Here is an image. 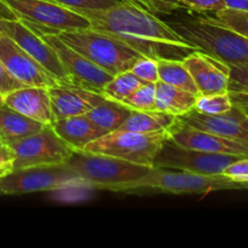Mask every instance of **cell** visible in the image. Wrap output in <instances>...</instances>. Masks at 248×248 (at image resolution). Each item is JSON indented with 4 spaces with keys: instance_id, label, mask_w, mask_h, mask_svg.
Instances as JSON below:
<instances>
[{
    "instance_id": "1",
    "label": "cell",
    "mask_w": 248,
    "mask_h": 248,
    "mask_svg": "<svg viewBox=\"0 0 248 248\" xmlns=\"http://www.w3.org/2000/svg\"><path fill=\"white\" fill-rule=\"evenodd\" d=\"M94 31L110 34L145 57L182 61L198 50L155 14L127 2L103 10H80Z\"/></svg>"
},
{
    "instance_id": "2",
    "label": "cell",
    "mask_w": 248,
    "mask_h": 248,
    "mask_svg": "<svg viewBox=\"0 0 248 248\" xmlns=\"http://www.w3.org/2000/svg\"><path fill=\"white\" fill-rule=\"evenodd\" d=\"M125 194H174V195H203L220 190H248L247 186L223 174L205 176L177 170L152 167L135 181L115 184L106 189Z\"/></svg>"
},
{
    "instance_id": "3",
    "label": "cell",
    "mask_w": 248,
    "mask_h": 248,
    "mask_svg": "<svg viewBox=\"0 0 248 248\" xmlns=\"http://www.w3.org/2000/svg\"><path fill=\"white\" fill-rule=\"evenodd\" d=\"M167 23L184 40L224 64H248V39L207 16Z\"/></svg>"
},
{
    "instance_id": "4",
    "label": "cell",
    "mask_w": 248,
    "mask_h": 248,
    "mask_svg": "<svg viewBox=\"0 0 248 248\" xmlns=\"http://www.w3.org/2000/svg\"><path fill=\"white\" fill-rule=\"evenodd\" d=\"M51 31L55 33L63 43L77 50L93 64L113 77L119 73L131 70L140 58L144 57L142 53L116 39L115 36L92 28Z\"/></svg>"
},
{
    "instance_id": "5",
    "label": "cell",
    "mask_w": 248,
    "mask_h": 248,
    "mask_svg": "<svg viewBox=\"0 0 248 248\" xmlns=\"http://www.w3.org/2000/svg\"><path fill=\"white\" fill-rule=\"evenodd\" d=\"M63 165L74 172L85 186L94 190H106L110 186L135 181L152 169L85 150H74L72 156Z\"/></svg>"
},
{
    "instance_id": "6",
    "label": "cell",
    "mask_w": 248,
    "mask_h": 248,
    "mask_svg": "<svg viewBox=\"0 0 248 248\" xmlns=\"http://www.w3.org/2000/svg\"><path fill=\"white\" fill-rule=\"evenodd\" d=\"M167 138V131L140 133L115 130L92 140L82 150L153 167L155 156Z\"/></svg>"
},
{
    "instance_id": "7",
    "label": "cell",
    "mask_w": 248,
    "mask_h": 248,
    "mask_svg": "<svg viewBox=\"0 0 248 248\" xmlns=\"http://www.w3.org/2000/svg\"><path fill=\"white\" fill-rule=\"evenodd\" d=\"M79 186L85 184L64 165L24 167L10 170L0 177V196L62 190Z\"/></svg>"
},
{
    "instance_id": "8",
    "label": "cell",
    "mask_w": 248,
    "mask_h": 248,
    "mask_svg": "<svg viewBox=\"0 0 248 248\" xmlns=\"http://www.w3.org/2000/svg\"><path fill=\"white\" fill-rule=\"evenodd\" d=\"M7 147L14 153L12 170L63 165L74 153L52 126H45L39 132Z\"/></svg>"
},
{
    "instance_id": "9",
    "label": "cell",
    "mask_w": 248,
    "mask_h": 248,
    "mask_svg": "<svg viewBox=\"0 0 248 248\" xmlns=\"http://www.w3.org/2000/svg\"><path fill=\"white\" fill-rule=\"evenodd\" d=\"M18 19L46 27L53 31L91 28L85 16L52 0H1Z\"/></svg>"
},
{
    "instance_id": "10",
    "label": "cell",
    "mask_w": 248,
    "mask_h": 248,
    "mask_svg": "<svg viewBox=\"0 0 248 248\" xmlns=\"http://www.w3.org/2000/svg\"><path fill=\"white\" fill-rule=\"evenodd\" d=\"M21 21L29 28L33 29L35 33H38L55 50L72 84L79 85V86L86 87V89L101 93L103 87L111 80L113 75L104 72L103 69L93 64L91 61L84 57L81 53L63 43L50 29L38 26V24L29 23L23 19Z\"/></svg>"
},
{
    "instance_id": "11",
    "label": "cell",
    "mask_w": 248,
    "mask_h": 248,
    "mask_svg": "<svg viewBox=\"0 0 248 248\" xmlns=\"http://www.w3.org/2000/svg\"><path fill=\"white\" fill-rule=\"evenodd\" d=\"M240 157L242 156L189 149L176 144L173 140L167 138L155 156L153 167L177 170L205 176H217L222 174L225 167Z\"/></svg>"
},
{
    "instance_id": "12",
    "label": "cell",
    "mask_w": 248,
    "mask_h": 248,
    "mask_svg": "<svg viewBox=\"0 0 248 248\" xmlns=\"http://www.w3.org/2000/svg\"><path fill=\"white\" fill-rule=\"evenodd\" d=\"M0 33L11 38L58 81L70 82L55 50L21 19L16 17L0 18Z\"/></svg>"
},
{
    "instance_id": "13",
    "label": "cell",
    "mask_w": 248,
    "mask_h": 248,
    "mask_svg": "<svg viewBox=\"0 0 248 248\" xmlns=\"http://www.w3.org/2000/svg\"><path fill=\"white\" fill-rule=\"evenodd\" d=\"M167 135L176 144L189 149L248 156V142L229 140L216 133L191 127L182 123L179 119L172 127L169 128Z\"/></svg>"
},
{
    "instance_id": "14",
    "label": "cell",
    "mask_w": 248,
    "mask_h": 248,
    "mask_svg": "<svg viewBox=\"0 0 248 248\" xmlns=\"http://www.w3.org/2000/svg\"><path fill=\"white\" fill-rule=\"evenodd\" d=\"M0 61L26 86L48 87L58 81L11 38L0 33Z\"/></svg>"
},
{
    "instance_id": "15",
    "label": "cell",
    "mask_w": 248,
    "mask_h": 248,
    "mask_svg": "<svg viewBox=\"0 0 248 248\" xmlns=\"http://www.w3.org/2000/svg\"><path fill=\"white\" fill-rule=\"evenodd\" d=\"M47 91L55 120L86 114L106 99L98 92L65 81L51 85Z\"/></svg>"
},
{
    "instance_id": "16",
    "label": "cell",
    "mask_w": 248,
    "mask_h": 248,
    "mask_svg": "<svg viewBox=\"0 0 248 248\" xmlns=\"http://www.w3.org/2000/svg\"><path fill=\"white\" fill-rule=\"evenodd\" d=\"M184 67L193 78L199 94L222 93L229 91V65L195 50L182 60Z\"/></svg>"
},
{
    "instance_id": "17",
    "label": "cell",
    "mask_w": 248,
    "mask_h": 248,
    "mask_svg": "<svg viewBox=\"0 0 248 248\" xmlns=\"http://www.w3.org/2000/svg\"><path fill=\"white\" fill-rule=\"evenodd\" d=\"M178 119L186 125L199 130L216 133L229 140L248 142V114L235 104L229 111L219 115H203L193 109Z\"/></svg>"
},
{
    "instance_id": "18",
    "label": "cell",
    "mask_w": 248,
    "mask_h": 248,
    "mask_svg": "<svg viewBox=\"0 0 248 248\" xmlns=\"http://www.w3.org/2000/svg\"><path fill=\"white\" fill-rule=\"evenodd\" d=\"M1 101L14 110L43 125L51 126L55 123L47 87L23 86L10 92Z\"/></svg>"
},
{
    "instance_id": "19",
    "label": "cell",
    "mask_w": 248,
    "mask_h": 248,
    "mask_svg": "<svg viewBox=\"0 0 248 248\" xmlns=\"http://www.w3.org/2000/svg\"><path fill=\"white\" fill-rule=\"evenodd\" d=\"M55 132L74 150H82L92 140L106 135V131L90 120L86 114L58 119L52 124Z\"/></svg>"
},
{
    "instance_id": "20",
    "label": "cell",
    "mask_w": 248,
    "mask_h": 248,
    "mask_svg": "<svg viewBox=\"0 0 248 248\" xmlns=\"http://www.w3.org/2000/svg\"><path fill=\"white\" fill-rule=\"evenodd\" d=\"M43 127L45 125L27 118L0 101V140L4 145L14 144Z\"/></svg>"
},
{
    "instance_id": "21",
    "label": "cell",
    "mask_w": 248,
    "mask_h": 248,
    "mask_svg": "<svg viewBox=\"0 0 248 248\" xmlns=\"http://www.w3.org/2000/svg\"><path fill=\"white\" fill-rule=\"evenodd\" d=\"M196 97L198 94L177 89L159 80L156 82L155 93V110L179 118L193 110L196 103Z\"/></svg>"
},
{
    "instance_id": "22",
    "label": "cell",
    "mask_w": 248,
    "mask_h": 248,
    "mask_svg": "<svg viewBox=\"0 0 248 248\" xmlns=\"http://www.w3.org/2000/svg\"><path fill=\"white\" fill-rule=\"evenodd\" d=\"M178 118L171 114L157 110H131L119 130L131 132L152 133L169 131L176 124Z\"/></svg>"
},
{
    "instance_id": "23",
    "label": "cell",
    "mask_w": 248,
    "mask_h": 248,
    "mask_svg": "<svg viewBox=\"0 0 248 248\" xmlns=\"http://www.w3.org/2000/svg\"><path fill=\"white\" fill-rule=\"evenodd\" d=\"M130 113L131 109L124 106L123 103L106 98L98 106L87 111L86 116L90 120L93 121L98 127L108 133L119 130Z\"/></svg>"
},
{
    "instance_id": "24",
    "label": "cell",
    "mask_w": 248,
    "mask_h": 248,
    "mask_svg": "<svg viewBox=\"0 0 248 248\" xmlns=\"http://www.w3.org/2000/svg\"><path fill=\"white\" fill-rule=\"evenodd\" d=\"M157 68L160 81L194 94H199L195 82L182 61L157 60Z\"/></svg>"
},
{
    "instance_id": "25",
    "label": "cell",
    "mask_w": 248,
    "mask_h": 248,
    "mask_svg": "<svg viewBox=\"0 0 248 248\" xmlns=\"http://www.w3.org/2000/svg\"><path fill=\"white\" fill-rule=\"evenodd\" d=\"M142 84L144 82L138 79L131 70H126V72L114 75L110 81L103 87L101 94L107 99L121 102Z\"/></svg>"
},
{
    "instance_id": "26",
    "label": "cell",
    "mask_w": 248,
    "mask_h": 248,
    "mask_svg": "<svg viewBox=\"0 0 248 248\" xmlns=\"http://www.w3.org/2000/svg\"><path fill=\"white\" fill-rule=\"evenodd\" d=\"M232 101L229 91L222 93L198 94L194 110L203 115H219L232 108Z\"/></svg>"
},
{
    "instance_id": "27",
    "label": "cell",
    "mask_w": 248,
    "mask_h": 248,
    "mask_svg": "<svg viewBox=\"0 0 248 248\" xmlns=\"http://www.w3.org/2000/svg\"><path fill=\"white\" fill-rule=\"evenodd\" d=\"M155 93L156 84L144 82L120 103L131 110H155Z\"/></svg>"
},
{
    "instance_id": "28",
    "label": "cell",
    "mask_w": 248,
    "mask_h": 248,
    "mask_svg": "<svg viewBox=\"0 0 248 248\" xmlns=\"http://www.w3.org/2000/svg\"><path fill=\"white\" fill-rule=\"evenodd\" d=\"M211 21L232 29L248 39V11L224 9L213 12V16H207Z\"/></svg>"
},
{
    "instance_id": "29",
    "label": "cell",
    "mask_w": 248,
    "mask_h": 248,
    "mask_svg": "<svg viewBox=\"0 0 248 248\" xmlns=\"http://www.w3.org/2000/svg\"><path fill=\"white\" fill-rule=\"evenodd\" d=\"M131 72L142 80L143 82H154L159 81V68H157V60L150 57H142L135 63Z\"/></svg>"
},
{
    "instance_id": "30",
    "label": "cell",
    "mask_w": 248,
    "mask_h": 248,
    "mask_svg": "<svg viewBox=\"0 0 248 248\" xmlns=\"http://www.w3.org/2000/svg\"><path fill=\"white\" fill-rule=\"evenodd\" d=\"M65 7L80 11V10H103L118 5L120 0H52Z\"/></svg>"
},
{
    "instance_id": "31",
    "label": "cell",
    "mask_w": 248,
    "mask_h": 248,
    "mask_svg": "<svg viewBox=\"0 0 248 248\" xmlns=\"http://www.w3.org/2000/svg\"><path fill=\"white\" fill-rule=\"evenodd\" d=\"M229 91L248 92V64L229 65Z\"/></svg>"
},
{
    "instance_id": "32",
    "label": "cell",
    "mask_w": 248,
    "mask_h": 248,
    "mask_svg": "<svg viewBox=\"0 0 248 248\" xmlns=\"http://www.w3.org/2000/svg\"><path fill=\"white\" fill-rule=\"evenodd\" d=\"M222 174L232 181L246 184L248 188V156H242L232 162L229 166L225 167Z\"/></svg>"
},
{
    "instance_id": "33",
    "label": "cell",
    "mask_w": 248,
    "mask_h": 248,
    "mask_svg": "<svg viewBox=\"0 0 248 248\" xmlns=\"http://www.w3.org/2000/svg\"><path fill=\"white\" fill-rule=\"evenodd\" d=\"M182 6L200 12H217L224 9V0H179Z\"/></svg>"
},
{
    "instance_id": "34",
    "label": "cell",
    "mask_w": 248,
    "mask_h": 248,
    "mask_svg": "<svg viewBox=\"0 0 248 248\" xmlns=\"http://www.w3.org/2000/svg\"><path fill=\"white\" fill-rule=\"evenodd\" d=\"M23 86H26V85L18 81L0 61V99L4 98L10 92L21 89Z\"/></svg>"
},
{
    "instance_id": "35",
    "label": "cell",
    "mask_w": 248,
    "mask_h": 248,
    "mask_svg": "<svg viewBox=\"0 0 248 248\" xmlns=\"http://www.w3.org/2000/svg\"><path fill=\"white\" fill-rule=\"evenodd\" d=\"M154 14L170 15L179 9H183L179 0H149Z\"/></svg>"
},
{
    "instance_id": "36",
    "label": "cell",
    "mask_w": 248,
    "mask_h": 248,
    "mask_svg": "<svg viewBox=\"0 0 248 248\" xmlns=\"http://www.w3.org/2000/svg\"><path fill=\"white\" fill-rule=\"evenodd\" d=\"M232 103L248 114V92L229 91Z\"/></svg>"
},
{
    "instance_id": "37",
    "label": "cell",
    "mask_w": 248,
    "mask_h": 248,
    "mask_svg": "<svg viewBox=\"0 0 248 248\" xmlns=\"http://www.w3.org/2000/svg\"><path fill=\"white\" fill-rule=\"evenodd\" d=\"M12 161H14V153L7 145H2L0 148V166H6V165L12 166Z\"/></svg>"
},
{
    "instance_id": "38",
    "label": "cell",
    "mask_w": 248,
    "mask_h": 248,
    "mask_svg": "<svg viewBox=\"0 0 248 248\" xmlns=\"http://www.w3.org/2000/svg\"><path fill=\"white\" fill-rule=\"evenodd\" d=\"M224 5L227 9L248 11V0H224Z\"/></svg>"
},
{
    "instance_id": "39",
    "label": "cell",
    "mask_w": 248,
    "mask_h": 248,
    "mask_svg": "<svg viewBox=\"0 0 248 248\" xmlns=\"http://www.w3.org/2000/svg\"><path fill=\"white\" fill-rule=\"evenodd\" d=\"M120 1H123V2H127V4L135 5V6L140 7V9L145 10V11L153 12L152 5H150L149 0H120ZM153 14H154V12H153Z\"/></svg>"
},
{
    "instance_id": "40",
    "label": "cell",
    "mask_w": 248,
    "mask_h": 248,
    "mask_svg": "<svg viewBox=\"0 0 248 248\" xmlns=\"http://www.w3.org/2000/svg\"><path fill=\"white\" fill-rule=\"evenodd\" d=\"M2 17H15V15L6 7V5L0 0V18Z\"/></svg>"
},
{
    "instance_id": "41",
    "label": "cell",
    "mask_w": 248,
    "mask_h": 248,
    "mask_svg": "<svg viewBox=\"0 0 248 248\" xmlns=\"http://www.w3.org/2000/svg\"><path fill=\"white\" fill-rule=\"evenodd\" d=\"M10 170H12L11 165H6V166H0V177L4 176L6 172H9Z\"/></svg>"
},
{
    "instance_id": "42",
    "label": "cell",
    "mask_w": 248,
    "mask_h": 248,
    "mask_svg": "<svg viewBox=\"0 0 248 248\" xmlns=\"http://www.w3.org/2000/svg\"><path fill=\"white\" fill-rule=\"evenodd\" d=\"M2 145H4V144H2V143H1V140H0V148H1Z\"/></svg>"
},
{
    "instance_id": "43",
    "label": "cell",
    "mask_w": 248,
    "mask_h": 248,
    "mask_svg": "<svg viewBox=\"0 0 248 248\" xmlns=\"http://www.w3.org/2000/svg\"><path fill=\"white\" fill-rule=\"evenodd\" d=\"M0 101H1V99H0Z\"/></svg>"
}]
</instances>
